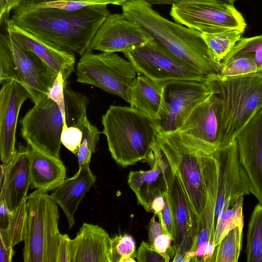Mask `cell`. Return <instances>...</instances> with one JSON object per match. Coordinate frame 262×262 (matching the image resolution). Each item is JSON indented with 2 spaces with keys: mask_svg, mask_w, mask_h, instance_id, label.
I'll list each match as a JSON object with an SVG mask.
<instances>
[{
  "mask_svg": "<svg viewBox=\"0 0 262 262\" xmlns=\"http://www.w3.org/2000/svg\"><path fill=\"white\" fill-rule=\"evenodd\" d=\"M107 6L96 4L66 12L25 2L13 10L10 20L60 50L82 56L90 52L94 35L110 14Z\"/></svg>",
  "mask_w": 262,
  "mask_h": 262,
  "instance_id": "obj_1",
  "label": "cell"
},
{
  "mask_svg": "<svg viewBox=\"0 0 262 262\" xmlns=\"http://www.w3.org/2000/svg\"><path fill=\"white\" fill-rule=\"evenodd\" d=\"M122 8L126 17L138 23L174 56L207 78L219 73L221 64L211 57L199 31L164 18L145 0L131 3Z\"/></svg>",
  "mask_w": 262,
  "mask_h": 262,
  "instance_id": "obj_2",
  "label": "cell"
},
{
  "mask_svg": "<svg viewBox=\"0 0 262 262\" xmlns=\"http://www.w3.org/2000/svg\"><path fill=\"white\" fill-rule=\"evenodd\" d=\"M65 103L59 105L48 97L29 110L20 121L21 135L28 146L60 159L61 135L65 124L78 126L87 117L85 95L64 88Z\"/></svg>",
  "mask_w": 262,
  "mask_h": 262,
  "instance_id": "obj_3",
  "label": "cell"
},
{
  "mask_svg": "<svg viewBox=\"0 0 262 262\" xmlns=\"http://www.w3.org/2000/svg\"><path fill=\"white\" fill-rule=\"evenodd\" d=\"M108 150L122 167L147 160L156 142V120L131 107L111 105L102 117Z\"/></svg>",
  "mask_w": 262,
  "mask_h": 262,
  "instance_id": "obj_4",
  "label": "cell"
},
{
  "mask_svg": "<svg viewBox=\"0 0 262 262\" xmlns=\"http://www.w3.org/2000/svg\"><path fill=\"white\" fill-rule=\"evenodd\" d=\"M205 82L221 103V147L234 141L262 108V73L235 77L214 74Z\"/></svg>",
  "mask_w": 262,
  "mask_h": 262,
  "instance_id": "obj_5",
  "label": "cell"
},
{
  "mask_svg": "<svg viewBox=\"0 0 262 262\" xmlns=\"http://www.w3.org/2000/svg\"><path fill=\"white\" fill-rule=\"evenodd\" d=\"M57 205L46 192L36 190L27 196L25 262H57L61 234Z\"/></svg>",
  "mask_w": 262,
  "mask_h": 262,
  "instance_id": "obj_6",
  "label": "cell"
},
{
  "mask_svg": "<svg viewBox=\"0 0 262 262\" xmlns=\"http://www.w3.org/2000/svg\"><path fill=\"white\" fill-rule=\"evenodd\" d=\"M156 142L168 161L199 220L207 198L204 161L208 153L184 140L178 132L158 131Z\"/></svg>",
  "mask_w": 262,
  "mask_h": 262,
  "instance_id": "obj_7",
  "label": "cell"
},
{
  "mask_svg": "<svg viewBox=\"0 0 262 262\" xmlns=\"http://www.w3.org/2000/svg\"><path fill=\"white\" fill-rule=\"evenodd\" d=\"M57 73L34 53L20 47L7 32L0 35V83L15 81L37 104L47 97Z\"/></svg>",
  "mask_w": 262,
  "mask_h": 262,
  "instance_id": "obj_8",
  "label": "cell"
},
{
  "mask_svg": "<svg viewBox=\"0 0 262 262\" xmlns=\"http://www.w3.org/2000/svg\"><path fill=\"white\" fill-rule=\"evenodd\" d=\"M137 73L128 59L115 53L88 52L77 63L76 81L100 88L128 102Z\"/></svg>",
  "mask_w": 262,
  "mask_h": 262,
  "instance_id": "obj_9",
  "label": "cell"
},
{
  "mask_svg": "<svg viewBox=\"0 0 262 262\" xmlns=\"http://www.w3.org/2000/svg\"><path fill=\"white\" fill-rule=\"evenodd\" d=\"M137 73L160 83L188 80L205 82L207 77L177 58L154 38L122 52Z\"/></svg>",
  "mask_w": 262,
  "mask_h": 262,
  "instance_id": "obj_10",
  "label": "cell"
},
{
  "mask_svg": "<svg viewBox=\"0 0 262 262\" xmlns=\"http://www.w3.org/2000/svg\"><path fill=\"white\" fill-rule=\"evenodd\" d=\"M170 14L176 23L199 31L214 33L237 30L244 33L247 24L233 4L209 0L172 5Z\"/></svg>",
  "mask_w": 262,
  "mask_h": 262,
  "instance_id": "obj_11",
  "label": "cell"
},
{
  "mask_svg": "<svg viewBox=\"0 0 262 262\" xmlns=\"http://www.w3.org/2000/svg\"><path fill=\"white\" fill-rule=\"evenodd\" d=\"M163 83V106L155 120L158 131L177 132L194 108L211 92L205 82L178 80Z\"/></svg>",
  "mask_w": 262,
  "mask_h": 262,
  "instance_id": "obj_12",
  "label": "cell"
},
{
  "mask_svg": "<svg viewBox=\"0 0 262 262\" xmlns=\"http://www.w3.org/2000/svg\"><path fill=\"white\" fill-rule=\"evenodd\" d=\"M217 166L214 229L222 212L231 208L240 196L251 194V185L238 157L235 139L212 154Z\"/></svg>",
  "mask_w": 262,
  "mask_h": 262,
  "instance_id": "obj_13",
  "label": "cell"
},
{
  "mask_svg": "<svg viewBox=\"0 0 262 262\" xmlns=\"http://www.w3.org/2000/svg\"><path fill=\"white\" fill-rule=\"evenodd\" d=\"M221 106L213 93L199 104L178 131L182 138L211 154L221 145Z\"/></svg>",
  "mask_w": 262,
  "mask_h": 262,
  "instance_id": "obj_14",
  "label": "cell"
},
{
  "mask_svg": "<svg viewBox=\"0 0 262 262\" xmlns=\"http://www.w3.org/2000/svg\"><path fill=\"white\" fill-rule=\"evenodd\" d=\"M175 228L172 261H190L198 234V218L176 174L173 173L168 191Z\"/></svg>",
  "mask_w": 262,
  "mask_h": 262,
  "instance_id": "obj_15",
  "label": "cell"
},
{
  "mask_svg": "<svg viewBox=\"0 0 262 262\" xmlns=\"http://www.w3.org/2000/svg\"><path fill=\"white\" fill-rule=\"evenodd\" d=\"M153 38L138 23L123 14H110L99 26L90 46V51L123 52L143 45Z\"/></svg>",
  "mask_w": 262,
  "mask_h": 262,
  "instance_id": "obj_16",
  "label": "cell"
},
{
  "mask_svg": "<svg viewBox=\"0 0 262 262\" xmlns=\"http://www.w3.org/2000/svg\"><path fill=\"white\" fill-rule=\"evenodd\" d=\"M147 160L151 168L131 171L127 182L137 201L147 212H151L154 200L168 191L173 171L162 149L156 142Z\"/></svg>",
  "mask_w": 262,
  "mask_h": 262,
  "instance_id": "obj_17",
  "label": "cell"
},
{
  "mask_svg": "<svg viewBox=\"0 0 262 262\" xmlns=\"http://www.w3.org/2000/svg\"><path fill=\"white\" fill-rule=\"evenodd\" d=\"M0 90V155L7 165L13 160L17 122L20 108L30 95L21 84L15 81L3 82Z\"/></svg>",
  "mask_w": 262,
  "mask_h": 262,
  "instance_id": "obj_18",
  "label": "cell"
},
{
  "mask_svg": "<svg viewBox=\"0 0 262 262\" xmlns=\"http://www.w3.org/2000/svg\"><path fill=\"white\" fill-rule=\"evenodd\" d=\"M235 141L251 194L262 204V108L239 132Z\"/></svg>",
  "mask_w": 262,
  "mask_h": 262,
  "instance_id": "obj_19",
  "label": "cell"
},
{
  "mask_svg": "<svg viewBox=\"0 0 262 262\" xmlns=\"http://www.w3.org/2000/svg\"><path fill=\"white\" fill-rule=\"evenodd\" d=\"M207 198L203 212L198 220V234L191 261H210L214 246V219L216 201L217 166L212 154H207L204 161Z\"/></svg>",
  "mask_w": 262,
  "mask_h": 262,
  "instance_id": "obj_20",
  "label": "cell"
},
{
  "mask_svg": "<svg viewBox=\"0 0 262 262\" xmlns=\"http://www.w3.org/2000/svg\"><path fill=\"white\" fill-rule=\"evenodd\" d=\"M6 32L22 48L31 51L45 62L57 74L61 73L67 82L74 70L75 55L60 50L39 37L17 26L10 19H6Z\"/></svg>",
  "mask_w": 262,
  "mask_h": 262,
  "instance_id": "obj_21",
  "label": "cell"
},
{
  "mask_svg": "<svg viewBox=\"0 0 262 262\" xmlns=\"http://www.w3.org/2000/svg\"><path fill=\"white\" fill-rule=\"evenodd\" d=\"M112 238L102 227L84 223L69 241L70 262H111Z\"/></svg>",
  "mask_w": 262,
  "mask_h": 262,
  "instance_id": "obj_22",
  "label": "cell"
},
{
  "mask_svg": "<svg viewBox=\"0 0 262 262\" xmlns=\"http://www.w3.org/2000/svg\"><path fill=\"white\" fill-rule=\"evenodd\" d=\"M30 147L19 145L12 162L7 168L1 186L0 199H3L7 207L13 211L27 198L31 185L30 175Z\"/></svg>",
  "mask_w": 262,
  "mask_h": 262,
  "instance_id": "obj_23",
  "label": "cell"
},
{
  "mask_svg": "<svg viewBox=\"0 0 262 262\" xmlns=\"http://www.w3.org/2000/svg\"><path fill=\"white\" fill-rule=\"evenodd\" d=\"M79 167L72 177L65 179L50 195L63 211L69 229L74 225V214L80 202L96 181L90 165Z\"/></svg>",
  "mask_w": 262,
  "mask_h": 262,
  "instance_id": "obj_24",
  "label": "cell"
},
{
  "mask_svg": "<svg viewBox=\"0 0 262 262\" xmlns=\"http://www.w3.org/2000/svg\"><path fill=\"white\" fill-rule=\"evenodd\" d=\"M29 147L32 186L46 192L55 190L66 179V168L63 162Z\"/></svg>",
  "mask_w": 262,
  "mask_h": 262,
  "instance_id": "obj_25",
  "label": "cell"
},
{
  "mask_svg": "<svg viewBox=\"0 0 262 262\" xmlns=\"http://www.w3.org/2000/svg\"><path fill=\"white\" fill-rule=\"evenodd\" d=\"M164 83L141 75L135 79L130 89V107L157 120L163 103Z\"/></svg>",
  "mask_w": 262,
  "mask_h": 262,
  "instance_id": "obj_26",
  "label": "cell"
},
{
  "mask_svg": "<svg viewBox=\"0 0 262 262\" xmlns=\"http://www.w3.org/2000/svg\"><path fill=\"white\" fill-rule=\"evenodd\" d=\"M212 59L220 64L242 37L237 30H228L214 33H201Z\"/></svg>",
  "mask_w": 262,
  "mask_h": 262,
  "instance_id": "obj_27",
  "label": "cell"
},
{
  "mask_svg": "<svg viewBox=\"0 0 262 262\" xmlns=\"http://www.w3.org/2000/svg\"><path fill=\"white\" fill-rule=\"evenodd\" d=\"M247 262H262V204L254 207L248 224L246 248Z\"/></svg>",
  "mask_w": 262,
  "mask_h": 262,
  "instance_id": "obj_28",
  "label": "cell"
},
{
  "mask_svg": "<svg viewBox=\"0 0 262 262\" xmlns=\"http://www.w3.org/2000/svg\"><path fill=\"white\" fill-rule=\"evenodd\" d=\"M244 225L231 230L215 247L210 261L237 262L242 249Z\"/></svg>",
  "mask_w": 262,
  "mask_h": 262,
  "instance_id": "obj_29",
  "label": "cell"
},
{
  "mask_svg": "<svg viewBox=\"0 0 262 262\" xmlns=\"http://www.w3.org/2000/svg\"><path fill=\"white\" fill-rule=\"evenodd\" d=\"M244 196L239 197L232 207L219 215L215 226L213 244L215 247L232 229L244 225L243 207Z\"/></svg>",
  "mask_w": 262,
  "mask_h": 262,
  "instance_id": "obj_30",
  "label": "cell"
},
{
  "mask_svg": "<svg viewBox=\"0 0 262 262\" xmlns=\"http://www.w3.org/2000/svg\"><path fill=\"white\" fill-rule=\"evenodd\" d=\"M236 56H245L252 58L257 65L258 73H262V34L242 37L224 59Z\"/></svg>",
  "mask_w": 262,
  "mask_h": 262,
  "instance_id": "obj_31",
  "label": "cell"
},
{
  "mask_svg": "<svg viewBox=\"0 0 262 262\" xmlns=\"http://www.w3.org/2000/svg\"><path fill=\"white\" fill-rule=\"evenodd\" d=\"M136 254L135 242L129 234L117 235L112 238L111 262H136Z\"/></svg>",
  "mask_w": 262,
  "mask_h": 262,
  "instance_id": "obj_32",
  "label": "cell"
},
{
  "mask_svg": "<svg viewBox=\"0 0 262 262\" xmlns=\"http://www.w3.org/2000/svg\"><path fill=\"white\" fill-rule=\"evenodd\" d=\"M258 73L255 62L245 56H236L224 59L221 63L220 75L235 77Z\"/></svg>",
  "mask_w": 262,
  "mask_h": 262,
  "instance_id": "obj_33",
  "label": "cell"
},
{
  "mask_svg": "<svg viewBox=\"0 0 262 262\" xmlns=\"http://www.w3.org/2000/svg\"><path fill=\"white\" fill-rule=\"evenodd\" d=\"M27 211V198L18 207L11 211L9 225L6 230L13 247L24 241Z\"/></svg>",
  "mask_w": 262,
  "mask_h": 262,
  "instance_id": "obj_34",
  "label": "cell"
},
{
  "mask_svg": "<svg viewBox=\"0 0 262 262\" xmlns=\"http://www.w3.org/2000/svg\"><path fill=\"white\" fill-rule=\"evenodd\" d=\"M82 139L81 130L76 126L65 124L61 135V143L71 152L77 155Z\"/></svg>",
  "mask_w": 262,
  "mask_h": 262,
  "instance_id": "obj_35",
  "label": "cell"
},
{
  "mask_svg": "<svg viewBox=\"0 0 262 262\" xmlns=\"http://www.w3.org/2000/svg\"><path fill=\"white\" fill-rule=\"evenodd\" d=\"M37 4L39 7L42 8L66 12L76 11L88 6L96 4L79 0H53Z\"/></svg>",
  "mask_w": 262,
  "mask_h": 262,
  "instance_id": "obj_36",
  "label": "cell"
},
{
  "mask_svg": "<svg viewBox=\"0 0 262 262\" xmlns=\"http://www.w3.org/2000/svg\"><path fill=\"white\" fill-rule=\"evenodd\" d=\"M164 199V208L161 212L156 215L158 217L159 223L161 224L165 233L170 234L173 242L175 238V228L172 211L168 193L165 194Z\"/></svg>",
  "mask_w": 262,
  "mask_h": 262,
  "instance_id": "obj_37",
  "label": "cell"
},
{
  "mask_svg": "<svg viewBox=\"0 0 262 262\" xmlns=\"http://www.w3.org/2000/svg\"><path fill=\"white\" fill-rule=\"evenodd\" d=\"M138 262H168L169 259L155 250L149 243L142 242L138 249L136 257Z\"/></svg>",
  "mask_w": 262,
  "mask_h": 262,
  "instance_id": "obj_38",
  "label": "cell"
},
{
  "mask_svg": "<svg viewBox=\"0 0 262 262\" xmlns=\"http://www.w3.org/2000/svg\"><path fill=\"white\" fill-rule=\"evenodd\" d=\"M82 132V139L89 143L92 152L95 151L97 144L99 140L101 134L96 126L92 125L89 121L87 117H85L77 126Z\"/></svg>",
  "mask_w": 262,
  "mask_h": 262,
  "instance_id": "obj_39",
  "label": "cell"
},
{
  "mask_svg": "<svg viewBox=\"0 0 262 262\" xmlns=\"http://www.w3.org/2000/svg\"><path fill=\"white\" fill-rule=\"evenodd\" d=\"M172 242L173 240L170 235L163 233L158 235L150 246L170 260L174 255L173 247L171 246Z\"/></svg>",
  "mask_w": 262,
  "mask_h": 262,
  "instance_id": "obj_40",
  "label": "cell"
},
{
  "mask_svg": "<svg viewBox=\"0 0 262 262\" xmlns=\"http://www.w3.org/2000/svg\"><path fill=\"white\" fill-rule=\"evenodd\" d=\"M67 84L68 82L64 81L61 73H58L47 94V97L59 105H64L65 103L64 91L65 86Z\"/></svg>",
  "mask_w": 262,
  "mask_h": 262,
  "instance_id": "obj_41",
  "label": "cell"
},
{
  "mask_svg": "<svg viewBox=\"0 0 262 262\" xmlns=\"http://www.w3.org/2000/svg\"><path fill=\"white\" fill-rule=\"evenodd\" d=\"M0 262H11L15 252L6 229L0 228Z\"/></svg>",
  "mask_w": 262,
  "mask_h": 262,
  "instance_id": "obj_42",
  "label": "cell"
},
{
  "mask_svg": "<svg viewBox=\"0 0 262 262\" xmlns=\"http://www.w3.org/2000/svg\"><path fill=\"white\" fill-rule=\"evenodd\" d=\"M22 0H0V24L2 26L12 10L18 7Z\"/></svg>",
  "mask_w": 262,
  "mask_h": 262,
  "instance_id": "obj_43",
  "label": "cell"
},
{
  "mask_svg": "<svg viewBox=\"0 0 262 262\" xmlns=\"http://www.w3.org/2000/svg\"><path fill=\"white\" fill-rule=\"evenodd\" d=\"M70 237L67 234H61L58 250L57 262H70L69 241Z\"/></svg>",
  "mask_w": 262,
  "mask_h": 262,
  "instance_id": "obj_44",
  "label": "cell"
},
{
  "mask_svg": "<svg viewBox=\"0 0 262 262\" xmlns=\"http://www.w3.org/2000/svg\"><path fill=\"white\" fill-rule=\"evenodd\" d=\"M156 215V214L154 213L148 224V233L150 245L152 244L155 239L158 235L165 233L161 224L156 221L155 217Z\"/></svg>",
  "mask_w": 262,
  "mask_h": 262,
  "instance_id": "obj_45",
  "label": "cell"
},
{
  "mask_svg": "<svg viewBox=\"0 0 262 262\" xmlns=\"http://www.w3.org/2000/svg\"><path fill=\"white\" fill-rule=\"evenodd\" d=\"M11 211H10L3 199H0V228L7 229L9 223Z\"/></svg>",
  "mask_w": 262,
  "mask_h": 262,
  "instance_id": "obj_46",
  "label": "cell"
},
{
  "mask_svg": "<svg viewBox=\"0 0 262 262\" xmlns=\"http://www.w3.org/2000/svg\"><path fill=\"white\" fill-rule=\"evenodd\" d=\"M80 1L88 2L93 4H99L103 5H113L120 6L122 7L131 3L140 0H79Z\"/></svg>",
  "mask_w": 262,
  "mask_h": 262,
  "instance_id": "obj_47",
  "label": "cell"
},
{
  "mask_svg": "<svg viewBox=\"0 0 262 262\" xmlns=\"http://www.w3.org/2000/svg\"><path fill=\"white\" fill-rule=\"evenodd\" d=\"M148 3L152 5H161L167 4L176 5L184 3L195 2H205L209 0H145Z\"/></svg>",
  "mask_w": 262,
  "mask_h": 262,
  "instance_id": "obj_48",
  "label": "cell"
},
{
  "mask_svg": "<svg viewBox=\"0 0 262 262\" xmlns=\"http://www.w3.org/2000/svg\"><path fill=\"white\" fill-rule=\"evenodd\" d=\"M164 195L158 196L154 200L151 205V212L157 214L162 211L165 204Z\"/></svg>",
  "mask_w": 262,
  "mask_h": 262,
  "instance_id": "obj_49",
  "label": "cell"
},
{
  "mask_svg": "<svg viewBox=\"0 0 262 262\" xmlns=\"http://www.w3.org/2000/svg\"><path fill=\"white\" fill-rule=\"evenodd\" d=\"M1 175H0V181H1V186L3 184V180L4 179L5 174L6 173V170L7 168V164L3 163L1 164Z\"/></svg>",
  "mask_w": 262,
  "mask_h": 262,
  "instance_id": "obj_50",
  "label": "cell"
},
{
  "mask_svg": "<svg viewBox=\"0 0 262 262\" xmlns=\"http://www.w3.org/2000/svg\"><path fill=\"white\" fill-rule=\"evenodd\" d=\"M50 1H53V0H22V3L25 2H34L35 3H41V2Z\"/></svg>",
  "mask_w": 262,
  "mask_h": 262,
  "instance_id": "obj_51",
  "label": "cell"
},
{
  "mask_svg": "<svg viewBox=\"0 0 262 262\" xmlns=\"http://www.w3.org/2000/svg\"><path fill=\"white\" fill-rule=\"evenodd\" d=\"M222 1H226V2H228L232 3V4H233V3L235 1V0H222Z\"/></svg>",
  "mask_w": 262,
  "mask_h": 262,
  "instance_id": "obj_52",
  "label": "cell"
}]
</instances>
